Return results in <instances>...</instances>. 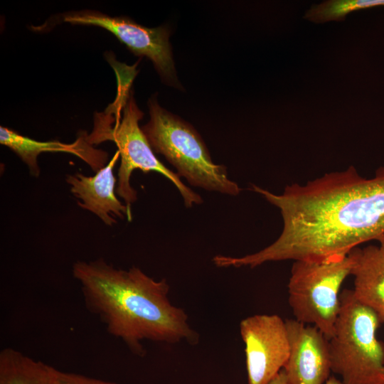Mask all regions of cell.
Segmentation results:
<instances>
[{
	"label": "cell",
	"instance_id": "5",
	"mask_svg": "<svg viewBox=\"0 0 384 384\" xmlns=\"http://www.w3.org/2000/svg\"><path fill=\"white\" fill-rule=\"evenodd\" d=\"M348 254L323 260H296L288 283V302L295 320L312 325L329 339L340 308V289L351 274Z\"/></svg>",
	"mask_w": 384,
	"mask_h": 384
},
{
	"label": "cell",
	"instance_id": "7",
	"mask_svg": "<svg viewBox=\"0 0 384 384\" xmlns=\"http://www.w3.org/2000/svg\"><path fill=\"white\" fill-rule=\"evenodd\" d=\"M247 384H267L284 368L289 355L285 321L277 314H256L242 319Z\"/></svg>",
	"mask_w": 384,
	"mask_h": 384
},
{
	"label": "cell",
	"instance_id": "12",
	"mask_svg": "<svg viewBox=\"0 0 384 384\" xmlns=\"http://www.w3.org/2000/svg\"><path fill=\"white\" fill-rule=\"evenodd\" d=\"M59 371L12 348L0 352V384H58Z\"/></svg>",
	"mask_w": 384,
	"mask_h": 384
},
{
	"label": "cell",
	"instance_id": "3",
	"mask_svg": "<svg viewBox=\"0 0 384 384\" xmlns=\"http://www.w3.org/2000/svg\"><path fill=\"white\" fill-rule=\"evenodd\" d=\"M150 119L142 127L155 154L163 155L188 183L208 191L237 196L241 188L226 167L213 163L199 134L188 123L162 108L155 96L148 102Z\"/></svg>",
	"mask_w": 384,
	"mask_h": 384
},
{
	"label": "cell",
	"instance_id": "10",
	"mask_svg": "<svg viewBox=\"0 0 384 384\" xmlns=\"http://www.w3.org/2000/svg\"><path fill=\"white\" fill-rule=\"evenodd\" d=\"M0 143L16 154L28 166L31 175L36 177L40 174L37 159L43 152L73 154L85 161L96 171L104 167L107 157L105 152L93 149L83 138L78 139L73 144H64L57 140L40 142L2 126L0 127Z\"/></svg>",
	"mask_w": 384,
	"mask_h": 384
},
{
	"label": "cell",
	"instance_id": "1",
	"mask_svg": "<svg viewBox=\"0 0 384 384\" xmlns=\"http://www.w3.org/2000/svg\"><path fill=\"white\" fill-rule=\"evenodd\" d=\"M73 274L86 308L133 353H145V340L198 342L186 313L170 302L165 279L156 280L134 266L127 270L115 268L102 259L76 262Z\"/></svg>",
	"mask_w": 384,
	"mask_h": 384
},
{
	"label": "cell",
	"instance_id": "17",
	"mask_svg": "<svg viewBox=\"0 0 384 384\" xmlns=\"http://www.w3.org/2000/svg\"><path fill=\"white\" fill-rule=\"evenodd\" d=\"M376 240L379 242V247L382 252L384 254V233L381 234Z\"/></svg>",
	"mask_w": 384,
	"mask_h": 384
},
{
	"label": "cell",
	"instance_id": "8",
	"mask_svg": "<svg viewBox=\"0 0 384 384\" xmlns=\"http://www.w3.org/2000/svg\"><path fill=\"white\" fill-rule=\"evenodd\" d=\"M285 322L290 350L283 370L289 384H325L331 372L329 339L314 326Z\"/></svg>",
	"mask_w": 384,
	"mask_h": 384
},
{
	"label": "cell",
	"instance_id": "15",
	"mask_svg": "<svg viewBox=\"0 0 384 384\" xmlns=\"http://www.w3.org/2000/svg\"><path fill=\"white\" fill-rule=\"evenodd\" d=\"M267 384H289L284 370L282 369Z\"/></svg>",
	"mask_w": 384,
	"mask_h": 384
},
{
	"label": "cell",
	"instance_id": "14",
	"mask_svg": "<svg viewBox=\"0 0 384 384\" xmlns=\"http://www.w3.org/2000/svg\"><path fill=\"white\" fill-rule=\"evenodd\" d=\"M58 384H118L114 382L104 380L85 375L68 373L60 370Z\"/></svg>",
	"mask_w": 384,
	"mask_h": 384
},
{
	"label": "cell",
	"instance_id": "2",
	"mask_svg": "<svg viewBox=\"0 0 384 384\" xmlns=\"http://www.w3.org/2000/svg\"><path fill=\"white\" fill-rule=\"evenodd\" d=\"M118 94L113 103L105 110L115 122L104 112L96 113L94 127L86 137L92 144L113 142L120 154L121 162L117 173V194L124 200L129 212L131 205L137 198V191L131 186L130 177L133 171H156L167 178L178 190L184 205L191 208L203 203L201 196L186 186L181 177L168 169L155 155L139 122L143 117L130 90L129 80L119 83Z\"/></svg>",
	"mask_w": 384,
	"mask_h": 384
},
{
	"label": "cell",
	"instance_id": "13",
	"mask_svg": "<svg viewBox=\"0 0 384 384\" xmlns=\"http://www.w3.org/2000/svg\"><path fill=\"white\" fill-rule=\"evenodd\" d=\"M378 6H384V0H328L312 4L304 18L315 23L343 21L351 12Z\"/></svg>",
	"mask_w": 384,
	"mask_h": 384
},
{
	"label": "cell",
	"instance_id": "4",
	"mask_svg": "<svg viewBox=\"0 0 384 384\" xmlns=\"http://www.w3.org/2000/svg\"><path fill=\"white\" fill-rule=\"evenodd\" d=\"M375 313L352 289L340 294L334 333L329 338L331 372L344 384H384V344L377 338Z\"/></svg>",
	"mask_w": 384,
	"mask_h": 384
},
{
	"label": "cell",
	"instance_id": "16",
	"mask_svg": "<svg viewBox=\"0 0 384 384\" xmlns=\"http://www.w3.org/2000/svg\"><path fill=\"white\" fill-rule=\"evenodd\" d=\"M325 384H344L341 380L334 376H330Z\"/></svg>",
	"mask_w": 384,
	"mask_h": 384
},
{
	"label": "cell",
	"instance_id": "9",
	"mask_svg": "<svg viewBox=\"0 0 384 384\" xmlns=\"http://www.w3.org/2000/svg\"><path fill=\"white\" fill-rule=\"evenodd\" d=\"M119 157L117 150L109 163L94 176L75 173L66 177L71 193L80 200L78 205L95 214L109 226L117 223L115 217L123 218L126 215L128 220H132L131 212L115 194L117 180L113 171Z\"/></svg>",
	"mask_w": 384,
	"mask_h": 384
},
{
	"label": "cell",
	"instance_id": "6",
	"mask_svg": "<svg viewBox=\"0 0 384 384\" xmlns=\"http://www.w3.org/2000/svg\"><path fill=\"white\" fill-rule=\"evenodd\" d=\"M62 21L107 30L134 55L150 59L164 82L178 85L166 26L147 28L126 16H111L91 10L66 13Z\"/></svg>",
	"mask_w": 384,
	"mask_h": 384
},
{
	"label": "cell",
	"instance_id": "11",
	"mask_svg": "<svg viewBox=\"0 0 384 384\" xmlns=\"http://www.w3.org/2000/svg\"><path fill=\"white\" fill-rule=\"evenodd\" d=\"M348 255L353 260L354 297L384 323V254L378 246L370 245L357 247Z\"/></svg>",
	"mask_w": 384,
	"mask_h": 384
}]
</instances>
